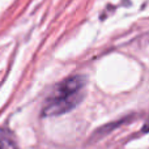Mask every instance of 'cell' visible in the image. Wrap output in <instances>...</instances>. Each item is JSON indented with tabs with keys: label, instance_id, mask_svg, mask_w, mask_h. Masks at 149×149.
I'll return each mask as SVG.
<instances>
[{
	"label": "cell",
	"instance_id": "obj_1",
	"mask_svg": "<svg viewBox=\"0 0 149 149\" xmlns=\"http://www.w3.org/2000/svg\"><path fill=\"white\" fill-rule=\"evenodd\" d=\"M85 85V77L79 74L70 76L59 82L45 101L42 107V116H59L72 111L84 100Z\"/></svg>",
	"mask_w": 149,
	"mask_h": 149
},
{
	"label": "cell",
	"instance_id": "obj_2",
	"mask_svg": "<svg viewBox=\"0 0 149 149\" xmlns=\"http://www.w3.org/2000/svg\"><path fill=\"white\" fill-rule=\"evenodd\" d=\"M0 149H18L13 135L4 128H0Z\"/></svg>",
	"mask_w": 149,
	"mask_h": 149
}]
</instances>
